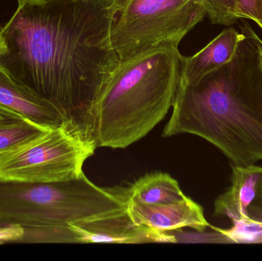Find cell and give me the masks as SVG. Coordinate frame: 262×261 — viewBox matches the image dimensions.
<instances>
[{"instance_id": "obj_1", "label": "cell", "mask_w": 262, "mask_h": 261, "mask_svg": "<svg viewBox=\"0 0 262 261\" xmlns=\"http://www.w3.org/2000/svg\"><path fill=\"white\" fill-rule=\"evenodd\" d=\"M112 3H26L0 30L7 46L0 64L89 138L91 110L121 62L111 41Z\"/></svg>"}, {"instance_id": "obj_2", "label": "cell", "mask_w": 262, "mask_h": 261, "mask_svg": "<svg viewBox=\"0 0 262 261\" xmlns=\"http://www.w3.org/2000/svg\"><path fill=\"white\" fill-rule=\"evenodd\" d=\"M227 64L192 84H179L162 136L192 134L219 149L233 165L262 160V40L247 21Z\"/></svg>"}, {"instance_id": "obj_3", "label": "cell", "mask_w": 262, "mask_h": 261, "mask_svg": "<svg viewBox=\"0 0 262 261\" xmlns=\"http://www.w3.org/2000/svg\"><path fill=\"white\" fill-rule=\"evenodd\" d=\"M178 46L163 44L121 61L91 110L88 133L96 148H127L166 117L180 84Z\"/></svg>"}, {"instance_id": "obj_4", "label": "cell", "mask_w": 262, "mask_h": 261, "mask_svg": "<svg viewBox=\"0 0 262 261\" xmlns=\"http://www.w3.org/2000/svg\"><path fill=\"white\" fill-rule=\"evenodd\" d=\"M126 207L120 187L98 186L84 174L52 183L0 180V224L5 225L69 226L115 216Z\"/></svg>"}, {"instance_id": "obj_5", "label": "cell", "mask_w": 262, "mask_h": 261, "mask_svg": "<svg viewBox=\"0 0 262 261\" xmlns=\"http://www.w3.org/2000/svg\"><path fill=\"white\" fill-rule=\"evenodd\" d=\"M206 16L198 0H113L111 41L124 61L151 48L179 45Z\"/></svg>"}, {"instance_id": "obj_6", "label": "cell", "mask_w": 262, "mask_h": 261, "mask_svg": "<svg viewBox=\"0 0 262 261\" xmlns=\"http://www.w3.org/2000/svg\"><path fill=\"white\" fill-rule=\"evenodd\" d=\"M96 149L84 133L69 124L52 127L0 154V180L52 183L78 179Z\"/></svg>"}, {"instance_id": "obj_7", "label": "cell", "mask_w": 262, "mask_h": 261, "mask_svg": "<svg viewBox=\"0 0 262 261\" xmlns=\"http://www.w3.org/2000/svg\"><path fill=\"white\" fill-rule=\"evenodd\" d=\"M78 244L176 243L169 232L157 231L133 222L127 210L104 219L71 225Z\"/></svg>"}, {"instance_id": "obj_8", "label": "cell", "mask_w": 262, "mask_h": 261, "mask_svg": "<svg viewBox=\"0 0 262 261\" xmlns=\"http://www.w3.org/2000/svg\"><path fill=\"white\" fill-rule=\"evenodd\" d=\"M127 211L134 223L163 232L188 228L203 232L208 227L201 205L186 196L177 202L142 205L128 200Z\"/></svg>"}, {"instance_id": "obj_9", "label": "cell", "mask_w": 262, "mask_h": 261, "mask_svg": "<svg viewBox=\"0 0 262 261\" xmlns=\"http://www.w3.org/2000/svg\"><path fill=\"white\" fill-rule=\"evenodd\" d=\"M0 105L46 128L69 124L53 104L18 82L1 64Z\"/></svg>"}, {"instance_id": "obj_10", "label": "cell", "mask_w": 262, "mask_h": 261, "mask_svg": "<svg viewBox=\"0 0 262 261\" xmlns=\"http://www.w3.org/2000/svg\"><path fill=\"white\" fill-rule=\"evenodd\" d=\"M231 186L214 202V216L227 217L235 225L249 224L248 208L262 190V167H232Z\"/></svg>"}, {"instance_id": "obj_11", "label": "cell", "mask_w": 262, "mask_h": 261, "mask_svg": "<svg viewBox=\"0 0 262 261\" xmlns=\"http://www.w3.org/2000/svg\"><path fill=\"white\" fill-rule=\"evenodd\" d=\"M243 32L230 27L223 30L207 45L190 57L182 56L180 84H192L232 60Z\"/></svg>"}, {"instance_id": "obj_12", "label": "cell", "mask_w": 262, "mask_h": 261, "mask_svg": "<svg viewBox=\"0 0 262 261\" xmlns=\"http://www.w3.org/2000/svg\"><path fill=\"white\" fill-rule=\"evenodd\" d=\"M128 200L142 205H158L186 197L177 179L163 172L145 175L127 187Z\"/></svg>"}, {"instance_id": "obj_13", "label": "cell", "mask_w": 262, "mask_h": 261, "mask_svg": "<svg viewBox=\"0 0 262 261\" xmlns=\"http://www.w3.org/2000/svg\"><path fill=\"white\" fill-rule=\"evenodd\" d=\"M49 128L23 120L14 124L0 125V154L12 151L42 134Z\"/></svg>"}, {"instance_id": "obj_14", "label": "cell", "mask_w": 262, "mask_h": 261, "mask_svg": "<svg viewBox=\"0 0 262 261\" xmlns=\"http://www.w3.org/2000/svg\"><path fill=\"white\" fill-rule=\"evenodd\" d=\"M23 231H24V234L20 242L78 244L77 234H75L71 225L23 228Z\"/></svg>"}, {"instance_id": "obj_15", "label": "cell", "mask_w": 262, "mask_h": 261, "mask_svg": "<svg viewBox=\"0 0 262 261\" xmlns=\"http://www.w3.org/2000/svg\"><path fill=\"white\" fill-rule=\"evenodd\" d=\"M212 24L232 26L238 20L235 0H198Z\"/></svg>"}, {"instance_id": "obj_16", "label": "cell", "mask_w": 262, "mask_h": 261, "mask_svg": "<svg viewBox=\"0 0 262 261\" xmlns=\"http://www.w3.org/2000/svg\"><path fill=\"white\" fill-rule=\"evenodd\" d=\"M238 19H250L262 30V0H235Z\"/></svg>"}, {"instance_id": "obj_17", "label": "cell", "mask_w": 262, "mask_h": 261, "mask_svg": "<svg viewBox=\"0 0 262 261\" xmlns=\"http://www.w3.org/2000/svg\"><path fill=\"white\" fill-rule=\"evenodd\" d=\"M249 224L247 227L262 228V190L248 208Z\"/></svg>"}, {"instance_id": "obj_18", "label": "cell", "mask_w": 262, "mask_h": 261, "mask_svg": "<svg viewBox=\"0 0 262 261\" xmlns=\"http://www.w3.org/2000/svg\"><path fill=\"white\" fill-rule=\"evenodd\" d=\"M24 118L15 112L0 105V125L14 124L23 121Z\"/></svg>"}, {"instance_id": "obj_19", "label": "cell", "mask_w": 262, "mask_h": 261, "mask_svg": "<svg viewBox=\"0 0 262 261\" xmlns=\"http://www.w3.org/2000/svg\"><path fill=\"white\" fill-rule=\"evenodd\" d=\"M7 52V46H6V42L3 39V35L0 32V57L4 55L5 53Z\"/></svg>"}, {"instance_id": "obj_20", "label": "cell", "mask_w": 262, "mask_h": 261, "mask_svg": "<svg viewBox=\"0 0 262 261\" xmlns=\"http://www.w3.org/2000/svg\"><path fill=\"white\" fill-rule=\"evenodd\" d=\"M49 1V0H17L18 6L26 3H38V2Z\"/></svg>"}]
</instances>
